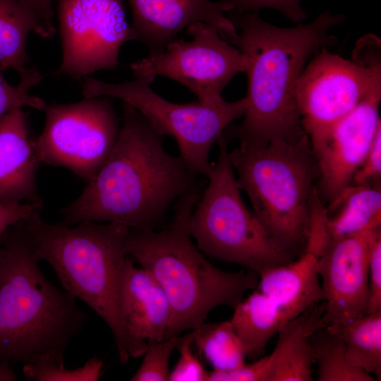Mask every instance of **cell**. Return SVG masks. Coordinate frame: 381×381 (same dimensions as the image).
I'll list each match as a JSON object with an SVG mask.
<instances>
[{"label":"cell","mask_w":381,"mask_h":381,"mask_svg":"<svg viewBox=\"0 0 381 381\" xmlns=\"http://www.w3.org/2000/svg\"><path fill=\"white\" fill-rule=\"evenodd\" d=\"M236 36L229 42L248 59V89L243 121L224 135L241 147H258L273 139L297 141L305 134L296 99L297 80L310 59L323 47L337 44L329 30L345 20L329 11L308 23L278 27L258 12H227Z\"/></svg>","instance_id":"1"},{"label":"cell","mask_w":381,"mask_h":381,"mask_svg":"<svg viewBox=\"0 0 381 381\" xmlns=\"http://www.w3.org/2000/svg\"><path fill=\"white\" fill-rule=\"evenodd\" d=\"M123 125L105 162L76 200L62 210L61 224L113 223L153 229L171 205L195 189V174L168 153L161 135L123 102Z\"/></svg>","instance_id":"2"},{"label":"cell","mask_w":381,"mask_h":381,"mask_svg":"<svg viewBox=\"0 0 381 381\" xmlns=\"http://www.w3.org/2000/svg\"><path fill=\"white\" fill-rule=\"evenodd\" d=\"M20 222L0 238V364L64 365L86 316L76 298L43 274Z\"/></svg>","instance_id":"3"},{"label":"cell","mask_w":381,"mask_h":381,"mask_svg":"<svg viewBox=\"0 0 381 381\" xmlns=\"http://www.w3.org/2000/svg\"><path fill=\"white\" fill-rule=\"evenodd\" d=\"M20 224L35 255L52 267L63 289L83 301L107 323L120 362L127 364L131 358L143 356L125 328L121 310L129 229L90 221L51 224L42 218L40 210Z\"/></svg>","instance_id":"4"},{"label":"cell","mask_w":381,"mask_h":381,"mask_svg":"<svg viewBox=\"0 0 381 381\" xmlns=\"http://www.w3.org/2000/svg\"><path fill=\"white\" fill-rule=\"evenodd\" d=\"M198 198L196 188L188 192L167 229H131L125 240L126 255L154 277L169 299L171 315L164 339L198 328L217 306L234 309L259 280L252 270L227 272L214 267L198 248L186 222Z\"/></svg>","instance_id":"5"},{"label":"cell","mask_w":381,"mask_h":381,"mask_svg":"<svg viewBox=\"0 0 381 381\" xmlns=\"http://www.w3.org/2000/svg\"><path fill=\"white\" fill-rule=\"evenodd\" d=\"M229 154L238 186L270 238L294 257L302 255L320 177L308 135L294 142L273 139L261 147L239 146Z\"/></svg>","instance_id":"6"},{"label":"cell","mask_w":381,"mask_h":381,"mask_svg":"<svg viewBox=\"0 0 381 381\" xmlns=\"http://www.w3.org/2000/svg\"><path fill=\"white\" fill-rule=\"evenodd\" d=\"M224 134L217 162L204 193L190 214L186 229L201 251L213 258L240 265L258 275L294 260L270 238L244 203Z\"/></svg>","instance_id":"7"},{"label":"cell","mask_w":381,"mask_h":381,"mask_svg":"<svg viewBox=\"0 0 381 381\" xmlns=\"http://www.w3.org/2000/svg\"><path fill=\"white\" fill-rule=\"evenodd\" d=\"M152 78L109 83L89 76L80 82L85 98L107 96L135 108L163 137H173L179 157L195 175L208 177L212 165L210 152L225 130L243 116L246 99L214 105L200 103L178 104L159 96L150 87Z\"/></svg>","instance_id":"8"},{"label":"cell","mask_w":381,"mask_h":381,"mask_svg":"<svg viewBox=\"0 0 381 381\" xmlns=\"http://www.w3.org/2000/svg\"><path fill=\"white\" fill-rule=\"evenodd\" d=\"M352 60L323 47L310 59L296 86L304 132L313 151L332 126L381 81L380 41L373 35L358 42Z\"/></svg>","instance_id":"9"},{"label":"cell","mask_w":381,"mask_h":381,"mask_svg":"<svg viewBox=\"0 0 381 381\" xmlns=\"http://www.w3.org/2000/svg\"><path fill=\"white\" fill-rule=\"evenodd\" d=\"M110 97L47 105L35 144L41 163L62 167L87 183L109 155L120 131Z\"/></svg>","instance_id":"10"},{"label":"cell","mask_w":381,"mask_h":381,"mask_svg":"<svg viewBox=\"0 0 381 381\" xmlns=\"http://www.w3.org/2000/svg\"><path fill=\"white\" fill-rule=\"evenodd\" d=\"M192 40H174L163 52L131 64L135 78L164 76L186 87L205 104L224 99L222 92L238 73L246 72V56L223 38L213 26L202 22L187 29Z\"/></svg>","instance_id":"11"},{"label":"cell","mask_w":381,"mask_h":381,"mask_svg":"<svg viewBox=\"0 0 381 381\" xmlns=\"http://www.w3.org/2000/svg\"><path fill=\"white\" fill-rule=\"evenodd\" d=\"M62 61L54 75L80 82L119 64L121 45L131 41L122 0H56Z\"/></svg>","instance_id":"12"},{"label":"cell","mask_w":381,"mask_h":381,"mask_svg":"<svg viewBox=\"0 0 381 381\" xmlns=\"http://www.w3.org/2000/svg\"><path fill=\"white\" fill-rule=\"evenodd\" d=\"M380 227L332 239L317 259L326 327L337 328L368 314V262Z\"/></svg>","instance_id":"13"},{"label":"cell","mask_w":381,"mask_h":381,"mask_svg":"<svg viewBox=\"0 0 381 381\" xmlns=\"http://www.w3.org/2000/svg\"><path fill=\"white\" fill-rule=\"evenodd\" d=\"M381 81L376 83L345 116L330 129L313 150L320 169L317 190L329 203L352 183L378 131Z\"/></svg>","instance_id":"14"},{"label":"cell","mask_w":381,"mask_h":381,"mask_svg":"<svg viewBox=\"0 0 381 381\" xmlns=\"http://www.w3.org/2000/svg\"><path fill=\"white\" fill-rule=\"evenodd\" d=\"M132 11L131 40L142 42L149 54L164 51L177 35L202 22L214 27L229 42L237 34L224 13L231 11L225 2L212 0H128Z\"/></svg>","instance_id":"15"},{"label":"cell","mask_w":381,"mask_h":381,"mask_svg":"<svg viewBox=\"0 0 381 381\" xmlns=\"http://www.w3.org/2000/svg\"><path fill=\"white\" fill-rule=\"evenodd\" d=\"M40 163L23 109L0 118V202L42 207L36 179Z\"/></svg>","instance_id":"16"},{"label":"cell","mask_w":381,"mask_h":381,"mask_svg":"<svg viewBox=\"0 0 381 381\" xmlns=\"http://www.w3.org/2000/svg\"><path fill=\"white\" fill-rule=\"evenodd\" d=\"M121 310L125 328L145 353L148 340L164 339L171 320L169 299L158 282L128 258L121 290Z\"/></svg>","instance_id":"17"},{"label":"cell","mask_w":381,"mask_h":381,"mask_svg":"<svg viewBox=\"0 0 381 381\" xmlns=\"http://www.w3.org/2000/svg\"><path fill=\"white\" fill-rule=\"evenodd\" d=\"M323 301L284 321L273 351L267 356L266 381H310L315 364L310 337L325 326Z\"/></svg>","instance_id":"18"},{"label":"cell","mask_w":381,"mask_h":381,"mask_svg":"<svg viewBox=\"0 0 381 381\" xmlns=\"http://www.w3.org/2000/svg\"><path fill=\"white\" fill-rule=\"evenodd\" d=\"M256 288L274 303L283 322L324 300L317 260L308 253L260 274Z\"/></svg>","instance_id":"19"},{"label":"cell","mask_w":381,"mask_h":381,"mask_svg":"<svg viewBox=\"0 0 381 381\" xmlns=\"http://www.w3.org/2000/svg\"><path fill=\"white\" fill-rule=\"evenodd\" d=\"M327 231L332 239L381 227V190L378 182L351 183L326 208Z\"/></svg>","instance_id":"20"},{"label":"cell","mask_w":381,"mask_h":381,"mask_svg":"<svg viewBox=\"0 0 381 381\" xmlns=\"http://www.w3.org/2000/svg\"><path fill=\"white\" fill-rule=\"evenodd\" d=\"M231 325L251 360L264 356L270 339L283 322L274 303L258 289L234 308Z\"/></svg>","instance_id":"21"},{"label":"cell","mask_w":381,"mask_h":381,"mask_svg":"<svg viewBox=\"0 0 381 381\" xmlns=\"http://www.w3.org/2000/svg\"><path fill=\"white\" fill-rule=\"evenodd\" d=\"M35 33L50 39L36 16L18 0H0V69L22 74L28 68V35Z\"/></svg>","instance_id":"22"},{"label":"cell","mask_w":381,"mask_h":381,"mask_svg":"<svg viewBox=\"0 0 381 381\" xmlns=\"http://www.w3.org/2000/svg\"><path fill=\"white\" fill-rule=\"evenodd\" d=\"M327 328L340 336L352 365L381 380V310L339 327Z\"/></svg>","instance_id":"23"},{"label":"cell","mask_w":381,"mask_h":381,"mask_svg":"<svg viewBox=\"0 0 381 381\" xmlns=\"http://www.w3.org/2000/svg\"><path fill=\"white\" fill-rule=\"evenodd\" d=\"M195 330L193 344L214 370H231L245 363L246 353L231 322H204Z\"/></svg>","instance_id":"24"},{"label":"cell","mask_w":381,"mask_h":381,"mask_svg":"<svg viewBox=\"0 0 381 381\" xmlns=\"http://www.w3.org/2000/svg\"><path fill=\"white\" fill-rule=\"evenodd\" d=\"M319 381H374L364 370L352 365L346 358L344 344L339 334L325 325L310 337Z\"/></svg>","instance_id":"25"},{"label":"cell","mask_w":381,"mask_h":381,"mask_svg":"<svg viewBox=\"0 0 381 381\" xmlns=\"http://www.w3.org/2000/svg\"><path fill=\"white\" fill-rule=\"evenodd\" d=\"M43 75L35 68H28L20 75L19 83L13 86L0 69V118L6 114L23 107L44 111L47 107L41 97L30 94V89L42 80Z\"/></svg>","instance_id":"26"},{"label":"cell","mask_w":381,"mask_h":381,"mask_svg":"<svg viewBox=\"0 0 381 381\" xmlns=\"http://www.w3.org/2000/svg\"><path fill=\"white\" fill-rule=\"evenodd\" d=\"M103 361L92 357L81 367L67 369L54 361H42L23 365V373L30 381H97Z\"/></svg>","instance_id":"27"},{"label":"cell","mask_w":381,"mask_h":381,"mask_svg":"<svg viewBox=\"0 0 381 381\" xmlns=\"http://www.w3.org/2000/svg\"><path fill=\"white\" fill-rule=\"evenodd\" d=\"M179 337V336H178ZM178 337L148 340L143 362L130 379L132 381H166L169 377V359Z\"/></svg>","instance_id":"28"},{"label":"cell","mask_w":381,"mask_h":381,"mask_svg":"<svg viewBox=\"0 0 381 381\" xmlns=\"http://www.w3.org/2000/svg\"><path fill=\"white\" fill-rule=\"evenodd\" d=\"M195 330L182 337L179 336L176 348L179 352V358L174 368L170 371V381H207L208 372L192 350Z\"/></svg>","instance_id":"29"},{"label":"cell","mask_w":381,"mask_h":381,"mask_svg":"<svg viewBox=\"0 0 381 381\" xmlns=\"http://www.w3.org/2000/svg\"><path fill=\"white\" fill-rule=\"evenodd\" d=\"M236 13L258 12L262 8H273L283 13L294 23H300L307 18L301 6V0H222Z\"/></svg>","instance_id":"30"},{"label":"cell","mask_w":381,"mask_h":381,"mask_svg":"<svg viewBox=\"0 0 381 381\" xmlns=\"http://www.w3.org/2000/svg\"><path fill=\"white\" fill-rule=\"evenodd\" d=\"M267 356L231 370L208 372L207 381H266Z\"/></svg>","instance_id":"31"},{"label":"cell","mask_w":381,"mask_h":381,"mask_svg":"<svg viewBox=\"0 0 381 381\" xmlns=\"http://www.w3.org/2000/svg\"><path fill=\"white\" fill-rule=\"evenodd\" d=\"M368 286V314L381 310V234L375 239L370 252Z\"/></svg>","instance_id":"32"},{"label":"cell","mask_w":381,"mask_h":381,"mask_svg":"<svg viewBox=\"0 0 381 381\" xmlns=\"http://www.w3.org/2000/svg\"><path fill=\"white\" fill-rule=\"evenodd\" d=\"M381 174V128L378 130L371 146L359 169L356 171L352 183H377Z\"/></svg>","instance_id":"33"},{"label":"cell","mask_w":381,"mask_h":381,"mask_svg":"<svg viewBox=\"0 0 381 381\" xmlns=\"http://www.w3.org/2000/svg\"><path fill=\"white\" fill-rule=\"evenodd\" d=\"M42 206L30 202L5 203L0 202V238L11 226L23 222Z\"/></svg>","instance_id":"34"},{"label":"cell","mask_w":381,"mask_h":381,"mask_svg":"<svg viewBox=\"0 0 381 381\" xmlns=\"http://www.w3.org/2000/svg\"><path fill=\"white\" fill-rule=\"evenodd\" d=\"M28 8L40 20L51 38L56 33L53 19L54 11L52 4L54 0H18Z\"/></svg>","instance_id":"35"},{"label":"cell","mask_w":381,"mask_h":381,"mask_svg":"<svg viewBox=\"0 0 381 381\" xmlns=\"http://www.w3.org/2000/svg\"><path fill=\"white\" fill-rule=\"evenodd\" d=\"M16 375L10 365L6 363L0 364V381L16 380Z\"/></svg>","instance_id":"36"}]
</instances>
